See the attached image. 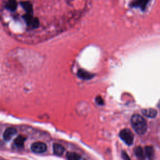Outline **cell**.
<instances>
[{
    "instance_id": "7a4b0ae2",
    "label": "cell",
    "mask_w": 160,
    "mask_h": 160,
    "mask_svg": "<svg viewBox=\"0 0 160 160\" xmlns=\"http://www.w3.org/2000/svg\"><path fill=\"white\" fill-rule=\"evenodd\" d=\"M131 123L133 128L136 133L142 135L146 132L147 123L144 119L140 115H134L131 119Z\"/></svg>"
},
{
    "instance_id": "7c38bea8",
    "label": "cell",
    "mask_w": 160,
    "mask_h": 160,
    "mask_svg": "<svg viewBox=\"0 0 160 160\" xmlns=\"http://www.w3.org/2000/svg\"><path fill=\"white\" fill-rule=\"evenodd\" d=\"M66 158L68 160H80V156L74 152H68L66 153Z\"/></svg>"
},
{
    "instance_id": "4fadbf2b",
    "label": "cell",
    "mask_w": 160,
    "mask_h": 160,
    "mask_svg": "<svg viewBox=\"0 0 160 160\" xmlns=\"http://www.w3.org/2000/svg\"><path fill=\"white\" fill-rule=\"evenodd\" d=\"M96 102L99 105H103L104 104V100L101 96H98L96 98Z\"/></svg>"
},
{
    "instance_id": "ba28073f",
    "label": "cell",
    "mask_w": 160,
    "mask_h": 160,
    "mask_svg": "<svg viewBox=\"0 0 160 160\" xmlns=\"http://www.w3.org/2000/svg\"><path fill=\"white\" fill-rule=\"evenodd\" d=\"M142 113L145 116L149 118H155L157 115V111L153 108L144 109L142 110Z\"/></svg>"
},
{
    "instance_id": "3957f363",
    "label": "cell",
    "mask_w": 160,
    "mask_h": 160,
    "mask_svg": "<svg viewBox=\"0 0 160 160\" xmlns=\"http://www.w3.org/2000/svg\"><path fill=\"white\" fill-rule=\"evenodd\" d=\"M120 138L128 146H131L134 141V136L130 129L125 128L119 132Z\"/></svg>"
},
{
    "instance_id": "5b68a950",
    "label": "cell",
    "mask_w": 160,
    "mask_h": 160,
    "mask_svg": "<svg viewBox=\"0 0 160 160\" xmlns=\"http://www.w3.org/2000/svg\"><path fill=\"white\" fill-rule=\"evenodd\" d=\"M17 129L14 128H8L3 133V139L6 141H10L17 134Z\"/></svg>"
},
{
    "instance_id": "8992f818",
    "label": "cell",
    "mask_w": 160,
    "mask_h": 160,
    "mask_svg": "<svg viewBox=\"0 0 160 160\" xmlns=\"http://www.w3.org/2000/svg\"><path fill=\"white\" fill-rule=\"evenodd\" d=\"M53 152H54V154L56 155V156H62L64 153L65 152V148L61 145L59 144L55 143L53 144Z\"/></svg>"
},
{
    "instance_id": "8fae6325",
    "label": "cell",
    "mask_w": 160,
    "mask_h": 160,
    "mask_svg": "<svg viewBox=\"0 0 160 160\" xmlns=\"http://www.w3.org/2000/svg\"><path fill=\"white\" fill-rule=\"evenodd\" d=\"M26 140V138L22 135H19L17 138L14 140V143L18 148H21L23 146L24 143Z\"/></svg>"
},
{
    "instance_id": "5bb4252c",
    "label": "cell",
    "mask_w": 160,
    "mask_h": 160,
    "mask_svg": "<svg viewBox=\"0 0 160 160\" xmlns=\"http://www.w3.org/2000/svg\"><path fill=\"white\" fill-rule=\"evenodd\" d=\"M121 157L123 160H131L130 158L129 157V156L128 155V154L126 153L125 151H122Z\"/></svg>"
},
{
    "instance_id": "30bf717a",
    "label": "cell",
    "mask_w": 160,
    "mask_h": 160,
    "mask_svg": "<svg viewBox=\"0 0 160 160\" xmlns=\"http://www.w3.org/2000/svg\"><path fill=\"white\" fill-rule=\"evenodd\" d=\"M145 154L149 160H153L155 158L154 148L150 146H146L145 147Z\"/></svg>"
},
{
    "instance_id": "52a82bcc",
    "label": "cell",
    "mask_w": 160,
    "mask_h": 160,
    "mask_svg": "<svg viewBox=\"0 0 160 160\" xmlns=\"http://www.w3.org/2000/svg\"><path fill=\"white\" fill-rule=\"evenodd\" d=\"M134 155L137 157L138 159L140 160H144L145 159V156L146 154L144 153L143 148L141 146H137L134 149Z\"/></svg>"
},
{
    "instance_id": "6da1fadb",
    "label": "cell",
    "mask_w": 160,
    "mask_h": 160,
    "mask_svg": "<svg viewBox=\"0 0 160 160\" xmlns=\"http://www.w3.org/2000/svg\"><path fill=\"white\" fill-rule=\"evenodd\" d=\"M92 0H2L5 32L26 44L47 41L74 27L89 10Z\"/></svg>"
},
{
    "instance_id": "277c9868",
    "label": "cell",
    "mask_w": 160,
    "mask_h": 160,
    "mask_svg": "<svg viewBox=\"0 0 160 160\" xmlns=\"http://www.w3.org/2000/svg\"><path fill=\"white\" fill-rule=\"evenodd\" d=\"M31 149L35 153H43L47 150V146L43 142H36L32 144Z\"/></svg>"
},
{
    "instance_id": "9c48e42d",
    "label": "cell",
    "mask_w": 160,
    "mask_h": 160,
    "mask_svg": "<svg viewBox=\"0 0 160 160\" xmlns=\"http://www.w3.org/2000/svg\"><path fill=\"white\" fill-rule=\"evenodd\" d=\"M78 76L82 80H90L91 78H93L94 75L84 70H80L78 72Z\"/></svg>"
}]
</instances>
